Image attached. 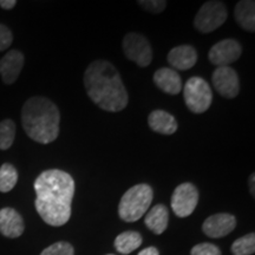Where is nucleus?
I'll return each instance as SVG.
<instances>
[{
	"mask_svg": "<svg viewBox=\"0 0 255 255\" xmlns=\"http://www.w3.org/2000/svg\"><path fill=\"white\" fill-rule=\"evenodd\" d=\"M34 206L43 221L52 227L64 226L71 218L75 181L66 171L49 169L34 181Z\"/></svg>",
	"mask_w": 255,
	"mask_h": 255,
	"instance_id": "f257e3e1",
	"label": "nucleus"
},
{
	"mask_svg": "<svg viewBox=\"0 0 255 255\" xmlns=\"http://www.w3.org/2000/svg\"><path fill=\"white\" fill-rule=\"evenodd\" d=\"M85 90L90 100L102 110L119 113L129 102L128 91L117 69L108 60H95L84 73Z\"/></svg>",
	"mask_w": 255,
	"mask_h": 255,
	"instance_id": "f03ea898",
	"label": "nucleus"
},
{
	"mask_svg": "<svg viewBox=\"0 0 255 255\" xmlns=\"http://www.w3.org/2000/svg\"><path fill=\"white\" fill-rule=\"evenodd\" d=\"M21 123L31 139L40 144H49L59 135V109L49 98L32 97L25 102L21 109Z\"/></svg>",
	"mask_w": 255,
	"mask_h": 255,
	"instance_id": "7ed1b4c3",
	"label": "nucleus"
},
{
	"mask_svg": "<svg viewBox=\"0 0 255 255\" xmlns=\"http://www.w3.org/2000/svg\"><path fill=\"white\" fill-rule=\"evenodd\" d=\"M154 190L149 184L139 183L128 189L119 205L120 218L126 222H135L145 214L149 209Z\"/></svg>",
	"mask_w": 255,
	"mask_h": 255,
	"instance_id": "20e7f679",
	"label": "nucleus"
},
{
	"mask_svg": "<svg viewBox=\"0 0 255 255\" xmlns=\"http://www.w3.org/2000/svg\"><path fill=\"white\" fill-rule=\"evenodd\" d=\"M183 98L187 108L194 114H203L209 109L213 92L208 82L201 77H191L184 84Z\"/></svg>",
	"mask_w": 255,
	"mask_h": 255,
	"instance_id": "39448f33",
	"label": "nucleus"
},
{
	"mask_svg": "<svg viewBox=\"0 0 255 255\" xmlns=\"http://www.w3.org/2000/svg\"><path fill=\"white\" fill-rule=\"evenodd\" d=\"M228 17V11L222 1H207L201 6L194 18V26L202 33H210L218 30Z\"/></svg>",
	"mask_w": 255,
	"mask_h": 255,
	"instance_id": "423d86ee",
	"label": "nucleus"
},
{
	"mask_svg": "<svg viewBox=\"0 0 255 255\" xmlns=\"http://www.w3.org/2000/svg\"><path fill=\"white\" fill-rule=\"evenodd\" d=\"M124 55L129 60L136 63L141 68L150 65L152 60V49L148 39L136 32H130L123 39Z\"/></svg>",
	"mask_w": 255,
	"mask_h": 255,
	"instance_id": "0eeeda50",
	"label": "nucleus"
},
{
	"mask_svg": "<svg viewBox=\"0 0 255 255\" xmlns=\"http://www.w3.org/2000/svg\"><path fill=\"white\" fill-rule=\"evenodd\" d=\"M199 197V190L193 183H181L171 195V209L178 218H187L195 210Z\"/></svg>",
	"mask_w": 255,
	"mask_h": 255,
	"instance_id": "6e6552de",
	"label": "nucleus"
},
{
	"mask_svg": "<svg viewBox=\"0 0 255 255\" xmlns=\"http://www.w3.org/2000/svg\"><path fill=\"white\" fill-rule=\"evenodd\" d=\"M212 81L215 90L222 97L232 100V98L237 97L239 95L240 81H239L237 71L232 69L231 66H220V68H216L212 75Z\"/></svg>",
	"mask_w": 255,
	"mask_h": 255,
	"instance_id": "1a4fd4ad",
	"label": "nucleus"
},
{
	"mask_svg": "<svg viewBox=\"0 0 255 255\" xmlns=\"http://www.w3.org/2000/svg\"><path fill=\"white\" fill-rule=\"evenodd\" d=\"M242 53L241 44L235 39H223L209 50V62L218 66H229L237 62Z\"/></svg>",
	"mask_w": 255,
	"mask_h": 255,
	"instance_id": "9d476101",
	"label": "nucleus"
},
{
	"mask_svg": "<svg viewBox=\"0 0 255 255\" xmlns=\"http://www.w3.org/2000/svg\"><path fill=\"white\" fill-rule=\"evenodd\" d=\"M237 227V219L234 215L227 213H220L209 216L203 222L202 231L207 237L212 239H219L228 235Z\"/></svg>",
	"mask_w": 255,
	"mask_h": 255,
	"instance_id": "9b49d317",
	"label": "nucleus"
},
{
	"mask_svg": "<svg viewBox=\"0 0 255 255\" xmlns=\"http://www.w3.org/2000/svg\"><path fill=\"white\" fill-rule=\"evenodd\" d=\"M24 55L18 50H12L0 59V76L5 84H13L24 66Z\"/></svg>",
	"mask_w": 255,
	"mask_h": 255,
	"instance_id": "f8f14e48",
	"label": "nucleus"
},
{
	"mask_svg": "<svg viewBox=\"0 0 255 255\" xmlns=\"http://www.w3.org/2000/svg\"><path fill=\"white\" fill-rule=\"evenodd\" d=\"M25 225L21 215L13 208L0 209V234L6 238L15 239L24 233Z\"/></svg>",
	"mask_w": 255,
	"mask_h": 255,
	"instance_id": "ddd939ff",
	"label": "nucleus"
},
{
	"mask_svg": "<svg viewBox=\"0 0 255 255\" xmlns=\"http://www.w3.org/2000/svg\"><path fill=\"white\" fill-rule=\"evenodd\" d=\"M154 83L159 90L168 95H178L183 84L177 71L170 68H161L154 73Z\"/></svg>",
	"mask_w": 255,
	"mask_h": 255,
	"instance_id": "4468645a",
	"label": "nucleus"
},
{
	"mask_svg": "<svg viewBox=\"0 0 255 255\" xmlns=\"http://www.w3.org/2000/svg\"><path fill=\"white\" fill-rule=\"evenodd\" d=\"M168 62L174 70H189L197 62V53L190 45H180L169 51Z\"/></svg>",
	"mask_w": 255,
	"mask_h": 255,
	"instance_id": "2eb2a0df",
	"label": "nucleus"
},
{
	"mask_svg": "<svg viewBox=\"0 0 255 255\" xmlns=\"http://www.w3.org/2000/svg\"><path fill=\"white\" fill-rule=\"evenodd\" d=\"M149 127L152 131L162 135H173L177 131L176 119L164 110H154L148 117Z\"/></svg>",
	"mask_w": 255,
	"mask_h": 255,
	"instance_id": "dca6fc26",
	"label": "nucleus"
},
{
	"mask_svg": "<svg viewBox=\"0 0 255 255\" xmlns=\"http://www.w3.org/2000/svg\"><path fill=\"white\" fill-rule=\"evenodd\" d=\"M235 20L244 30L255 31V2L253 0H241L235 6Z\"/></svg>",
	"mask_w": 255,
	"mask_h": 255,
	"instance_id": "f3484780",
	"label": "nucleus"
},
{
	"mask_svg": "<svg viewBox=\"0 0 255 255\" xmlns=\"http://www.w3.org/2000/svg\"><path fill=\"white\" fill-rule=\"evenodd\" d=\"M169 213L164 205H156L150 209L144 219L145 226L156 235L162 234L168 227Z\"/></svg>",
	"mask_w": 255,
	"mask_h": 255,
	"instance_id": "a211bd4d",
	"label": "nucleus"
},
{
	"mask_svg": "<svg viewBox=\"0 0 255 255\" xmlns=\"http://www.w3.org/2000/svg\"><path fill=\"white\" fill-rule=\"evenodd\" d=\"M142 245V237L139 233L128 231L123 232L115 239V248L121 254H130Z\"/></svg>",
	"mask_w": 255,
	"mask_h": 255,
	"instance_id": "6ab92c4d",
	"label": "nucleus"
},
{
	"mask_svg": "<svg viewBox=\"0 0 255 255\" xmlns=\"http://www.w3.org/2000/svg\"><path fill=\"white\" fill-rule=\"evenodd\" d=\"M18 182V171L13 165L4 163L0 167V193H8Z\"/></svg>",
	"mask_w": 255,
	"mask_h": 255,
	"instance_id": "aec40b11",
	"label": "nucleus"
},
{
	"mask_svg": "<svg viewBox=\"0 0 255 255\" xmlns=\"http://www.w3.org/2000/svg\"><path fill=\"white\" fill-rule=\"evenodd\" d=\"M15 137V123L12 120L0 122V150H7L12 146Z\"/></svg>",
	"mask_w": 255,
	"mask_h": 255,
	"instance_id": "412c9836",
	"label": "nucleus"
},
{
	"mask_svg": "<svg viewBox=\"0 0 255 255\" xmlns=\"http://www.w3.org/2000/svg\"><path fill=\"white\" fill-rule=\"evenodd\" d=\"M232 253L234 255H252L255 253V234L245 235L232 245Z\"/></svg>",
	"mask_w": 255,
	"mask_h": 255,
	"instance_id": "4be33fe9",
	"label": "nucleus"
},
{
	"mask_svg": "<svg viewBox=\"0 0 255 255\" xmlns=\"http://www.w3.org/2000/svg\"><path fill=\"white\" fill-rule=\"evenodd\" d=\"M40 255H75V250L69 242L59 241L45 248Z\"/></svg>",
	"mask_w": 255,
	"mask_h": 255,
	"instance_id": "5701e85b",
	"label": "nucleus"
},
{
	"mask_svg": "<svg viewBox=\"0 0 255 255\" xmlns=\"http://www.w3.org/2000/svg\"><path fill=\"white\" fill-rule=\"evenodd\" d=\"M138 5H141L143 8L150 13L158 14L167 7V1H164V0H139Z\"/></svg>",
	"mask_w": 255,
	"mask_h": 255,
	"instance_id": "b1692460",
	"label": "nucleus"
},
{
	"mask_svg": "<svg viewBox=\"0 0 255 255\" xmlns=\"http://www.w3.org/2000/svg\"><path fill=\"white\" fill-rule=\"evenodd\" d=\"M191 255H221V251L213 244H199L190 251Z\"/></svg>",
	"mask_w": 255,
	"mask_h": 255,
	"instance_id": "393cba45",
	"label": "nucleus"
},
{
	"mask_svg": "<svg viewBox=\"0 0 255 255\" xmlns=\"http://www.w3.org/2000/svg\"><path fill=\"white\" fill-rule=\"evenodd\" d=\"M12 41H13V36H12L11 30L5 25L0 24V52L8 49Z\"/></svg>",
	"mask_w": 255,
	"mask_h": 255,
	"instance_id": "a878e982",
	"label": "nucleus"
},
{
	"mask_svg": "<svg viewBox=\"0 0 255 255\" xmlns=\"http://www.w3.org/2000/svg\"><path fill=\"white\" fill-rule=\"evenodd\" d=\"M17 5L15 0H0V7L4 9H12Z\"/></svg>",
	"mask_w": 255,
	"mask_h": 255,
	"instance_id": "bb28decb",
	"label": "nucleus"
},
{
	"mask_svg": "<svg viewBox=\"0 0 255 255\" xmlns=\"http://www.w3.org/2000/svg\"><path fill=\"white\" fill-rule=\"evenodd\" d=\"M137 255H159L157 248L155 247H148V248H144V250L139 252Z\"/></svg>",
	"mask_w": 255,
	"mask_h": 255,
	"instance_id": "cd10ccee",
	"label": "nucleus"
},
{
	"mask_svg": "<svg viewBox=\"0 0 255 255\" xmlns=\"http://www.w3.org/2000/svg\"><path fill=\"white\" fill-rule=\"evenodd\" d=\"M254 180H255V175L252 174L250 177V191L252 194V196H255V189H254Z\"/></svg>",
	"mask_w": 255,
	"mask_h": 255,
	"instance_id": "c85d7f7f",
	"label": "nucleus"
},
{
	"mask_svg": "<svg viewBox=\"0 0 255 255\" xmlns=\"http://www.w3.org/2000/svg\"><path fill=\"white\" fill-rule=\"evenodd\" d=\"M108 255H114V254H108Z\"/></svg>",
	"mask_w": 255,
	"mask_h": 255,
	"instance_id": "c756f323",
	"label": "nucleus"
}]
</instances>
